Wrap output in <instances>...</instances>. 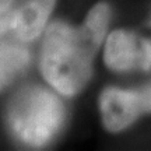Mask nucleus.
Returning a JSON list of instances; mask_svg holds the SVG:
<instances>
[{
  "label": "nucleus",
  "instance_id": "f257e3e1",
  "mask_svg": "<svg viewBox=\"0 0 151 151\" xmlns=\"http://www.w3.org/2000/svg\"><path fill=\"white\" fill-rule=\"evenodd\" d=\"M101 43L83 28L55 22L46 31L41 52V70L50 86L65 95L83 90L91 76V62Z\"/></svg>",
  "mask_w": 151,
  "mask_h": 151
},
{
  "label": "nucleus",
  "instance_id": "f03ea898",
  "mask_svg": "<svg viewBox=\"0 0 151 151\" xmlns=\"http://www.w3.org/2000/svg\"><path fill=\"white\" fill-rule=\"evenodd\" d=\"M65 118L63 105L52 92L27 88L10 105L9 122L13 133L28 146L46 144L59 130Z\"/></svg>",
  "mask_w": 151,
  "mask_h": 151
},
{
  "label": "nucleus",
  "instance_id": "7ed1b4c3",
  "mask_svg": "<svg viewBox=\"0 0 151 151\" xmlns=\"http://www.w3.org/2000/svg\"><path fill=\"white\" fill-rule=\"evenodd\" d=\"M99 109L105 129L112 133L129 127L141 113L146 112L141 91L120 90L115 87H109L101 94Z\"/></svg>",
  "mask_w": 151,
  "mask_h": 151
},
{
  "label": "nucleus",
  "instance_id": "20e7f679",
  "mask_svg": "<svg viewBox=\"0 0 151 151\" xmlns=\"http://www.w3.org/2000/svg\"><path fill=\"white\" fill-rule=\"evenodd\" d=\"M104 60L115 71H127L137 67L147 69L143 39L124 29L113 31L105 43Z\"/></svg>",
  "mask_w": 151,
  "mask_h": 151
},
{
  "label": "nucleus",
  "instance_id": "39448f33",
  "mask_svg": "<svg viewBox=\"0 0 151 151\" xmlns=\"http://www.w3.org/2000/svg\"><path fill=\"white\" fill-rule=\"evenodd\" d=\"M56 0H27L16 9L11 31L20 41H32L42 32Z\"/></svg>",
  "mask_w": 151,
  "mask_h": 151
},
{
  "label": "nucleus",
  "instance_id": "423d86ee",
  "mask_svg": "<svg viewBox=\"0 0 151 151\" xmlns=\"http://www.w3.org/2000/svg\"><path fill=\"white\" fill-rule=\"evenodd\" d=\"M28 62V52L21 46L0 42V88L9 83Z\"/></svg>",
  "mask_w": 151,
  "mask_h": 151
},
{
  "label": "nucleus",
  "instance_id": "0eeeda50",
  "mask_svg": "<svg viewBox=\"0 0 151 151\" xmlns=\"http://www.w3.org/2000/svg\"><path fill=\"white\" fill-rule=\"evenodd\" d=\"M109 18H111L109 6L106 3H98L90 10L81 28L86 34H88L91 38H94L97 42L102 43L106 28H108Z\"/></svg>",
  "mask_w": 151,
  "mask_h": 151
},
{
  "label": "nucleus",
  "instance_id": "6e6552de",
  "mask_svg": "<svg viewBox=\"0 0 151 151\" xmlns=\"http://www.w3.org/2000/svg\"><path fill=\"white\" fill-rule=\"evenodd\" d=\"M14 0H0V34L7 32L13 27L14 13L13 9Z\"/></svg>",
  "mask_w": 151,
  "mask_h": 151
},
{
  "label": "nucleus",
  "instance_id": "1a4fd4ad",
  "mask_svg": "<svg viewBox=\"0 0 151 151\" xmlns=\"http://www.w3.org/2000/svg\"><path fill=\"white\" fill-rule=\"evenodd\" d=\"M150 27H151V18H150ZM143 49H144V58H146L147 69L151 67V39H143Z\"/></svg>",
  "mask_w": 151,
  "mask_h": 151
},
{
  "label": "nucleus",
  "instance_id": "9d476101",
  "mask_svg": "<svg viewBox=\"0 0 151 151\" xmlns=\"http://www.w3.org/2000/svg\"><path fill=\"white\" fill-rule=\"evenodd\" d=\"M141 97H143V104H144V111L151 112V87L141 91Z\"/></svg>",
  "mask_w": 151,
  "mask_h": 151
}]
</instances>
